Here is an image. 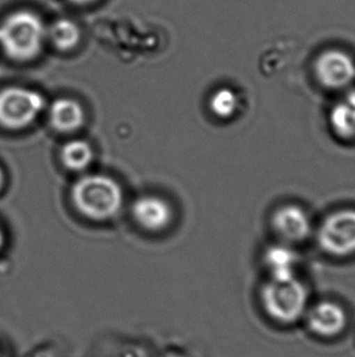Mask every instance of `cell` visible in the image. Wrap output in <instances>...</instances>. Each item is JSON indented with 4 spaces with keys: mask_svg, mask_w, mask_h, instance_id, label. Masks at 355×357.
I'll list each match as a JSON object with an SVG mask.
<instances>
[{
    "mask_svg": "<svg viewBox=\"0 0 355 357\" xmlns=\"http://www.w3.org/2000/svg\"><path fill=\"white\" fill-rule=\"evenodd\" d=\"M48 27L29 10H19L0 22V49L16 63H29L38 58L44 48Z\"/></svg>",
    "mask_w": 355,
    "mask_h": 357,
    "instance_id": "6da1fadb",
    "label": "cell"
},
{
    "mask_svg": "<svg viewBox=\"0 0 355 357\" xmlns=\"http://www.w3.org/2000/svg\"><path fill=\"white\" fill-rule=\"evenodd\" d=\"M71 197L78 211L93 221L115 218L125 200L120 184L104 174L83 176L73 184Z\"/></svg>",
    "mask_w": 355,
    "mask_h": 357,
    "instance_id": "7a4b0ae2",
    "label": "cell"
},
{
    "mask_svg": "<svg viewBox=\"0 0 355 357\" xmlns=\"http://www.w3.org/2000/svg\"><path fill=\"white\" fill-rule=\"evenodd\" d=\"M260 300L270 319L288 326L304 317L309 307V291L298 277L269 280L262 288Z\"/></svg>",
    "mask_w": 355,
    "mask_h": 357,
    "instance_id": "3957f363",
    "label": "cell"
},
{
    "mask_svg": "<svg viewBox=\"0 0 355 357\" xmlns=\"http://www.w3.org/2000/svg\"><path fill=\"white\" fill-rule=\"evenodd\" d=\"M44 107L45 99L37 91L17 86L5 88L0 91V126L24 130L38 119Z\"/></svg>",
    "mask_w": 355,
    "mask_h": 357,
    "instance_id": "277c9868",
    "label": "cell"
},
{
    "mask_svg": "<svg viewBox=\"0 0 355 357\" xmlns=\"http://www.w3.org/2000/svg\"><path fill=\"white\" fill-rule=\"evenodd\" d=\"M320 249L335 257L355 254V208L336 210L322 220L317 231Z\"/></svg>",
    "mask_w": 355,
    "mask_h": 357,
    "instance_id": "5b68a950",
    "label": "cell"
},
{
    "mask_svg": "<svg viewBox=\"0 0 355 357\" xmlns=\"http://www.w3.org/2000/svg\"><path fill=\"white\" fill-rule=\"evenodd\" d=\"M314 73L322 87L346 89L355 81V60L343 50L329 49L315 59Z\"/></svg>",
    "mask_w": 355,
    "mask_h": 357,
    "instance_id": "8992f818",
    "label": "cell"
},
{
    "mask_svg": "<svg viewBox=\"0 0 355 357\" xmlns=\"http://www.w3.org/2000/svg\"><path fill=\"white\" fill-rule=\"evenodd\" d=\"M308 328L320 338L332 339L341 335L347 328L346 310L337 303L324 300L308 307L304 314Z\"/></svg>",
    "mask_w": 355,
    "mask_h": 357,
    "instance_id": "52a82bcc",
    "label": "cell"
},
{
    "mask_svg": "<svg viewBox=\"0 0 355 357\" xmlns=\"http://www.w3.org/2000/svg\"><path fill=\"white\" fill-rule=\"evenodd\" d=\"M274 231L286 244L307 241L312 234V220L299 205L287 204L275 210L271 218Z\"/></svg>",
    "mask_w": 355,
    "mask_h": 357,
    "instance_id": "ba28073f",
    "label": "cell"
},
{
    "mask_svg": "<svg viewBox=\"0 0 355 357\" xmlns=\"http://www.w3.org/2000/svg\"><path fill=\"white\" fill-rule=\"evenodd\" d=\"M133 218L140 227L150 232H159L169 226L173 220L172 208L164 199L144 195L133 204Z\"/></svg>",
    "mask_w": 355,
    "mask_h": 357,
    "instance_id": "9c48e42d",
    "label": "cell"
},
{
    "mask_svg": "<svg viewBox=\"0 0 355 357\" xmlns=\"http://www.w3.org/2000/svg\"><path fill=\"white\" fill-rule=\"evenodd\" d=\"M332 133L342 140L355 139V88L348 89L329 114Z\"/></svg>",
    "mask_w": 355,
    "mask_h": 357,
    "instance_id": "30bf717a",
    "label": "cell"
},
{
    "mask_svg": "<svg viewBox=\"0 0 355 357\" xmlns=\"http://www.w3.org/2000/svg\"><path fill=\"white\" fill-rule=\"evenodd\" d=\"M263 264L269 280H290L297 277L298 255L288 244H274L265 251Z\"/></svg>",
    "mask_w": 355,
    "mask_h": 357,
    "instance_id": "8fae6325",
    "label": "cell"
},
{
    "mask_svg": "<svg viewBox=\"0 0 355 357\" xmlns=\"http://www.w3.org/2000/svg\"><path fill=\"white\" fill-rule=\"evenodd\" d=\"M49 120L58 132L72 133L84 125L86 112L77 100L60 98L49 107Z\"/></svg>",
    "mask_w": 355,
    "mask_h": 357,
    "instance_id": "7c38bea8",
    "label": "cell"
},
{
    "mask_svg": "<svg viewBox=\"0 0 355 357\" xmlns=\"http://www.w3.org/2000/svg\"><path fill=\"white\" fill-rule=\"evenodd\" d=\"M47 39L60 52H70L81 40V29L72 20L58 19L48 27Z\"/></svg>",
    "mask_w": 355,
    "mask_h": 357,
    "instance_id": "4fadbf2b",
    "label": "cell"
},
{
    "mask_svg": "<svg viewBox=\"0 0 355 357\" xmlns=\"http://www.w3.org/2000/svg\"><path fill=\"white\" fill-rule=\"evenodd\" d=\"M61 160L65 167L81 172L90 166L94 160V151L86 140H70L61 149Z\"/></svg>",
    "mask_w": 355,
    "mask_h": 357,
    "instance_id": "5bb4252c",
    "label": "cell"
},
{
    "mask_svg": "<svg viewBox=\"0 0 355 357\" xmlns=\"http://www.w3.org/2000/svg\"><path fill=\"white\" fill-rule=\"evenodd\" d=\"M240 97L231 88L221 87L216 89L210 98V110L221 120H229L235 116L240 109Z\"/></svg>",
    "mask_w": 355,
    "mask_h": 357,
    "instance_id": "9a60e30c",
    "label": "cell"
},
{
    "mask_svg": "<svg viewBox=\"0 0 355 357\" xmlns=\"http://www.w3.org/2000/svg\"><path fill=\"white\" fill-rule=\"evenodd\" d=\"M68 1H71L73 4L77 5H87L91 4V3H94L96 0H68Z\"/></svg>",
    "mask_w": 355,
    "mask_h": 357,
    "instance_id": "2e32d148",
    "label": "cell"
},
{
    "mask_svg": "<svg viewBox=\"0 0 355 357\" xmlns=\"http://www.w3.org/2000/svg\"><path fill=\"white\" fill-rule=\"evenodd\" d=\"M5 182V174L4 171L1 169V166H0V192H1V189H3V185H4Z\"/></svg>",
    "mask_w": 355,
    "mask_h": 357,
    "instance_id": "e0dca14e",
    "label": "cell"
},
{
    "mask_svg": "<svg viewBox=\"0 0 355 357\" xmlns=\"http://www.w3.org/2000/svg\"><path fill=\"white\" fill-rule=\"evenodd\" d=\"M5 244V233L1 228H0V250L3 249Z\"/></svg>",
    "mask_w": 355,
    "mask_h": 357,
    "instance_id": "ac0fdd59",
    "label": "cell"
}]
</instances>
